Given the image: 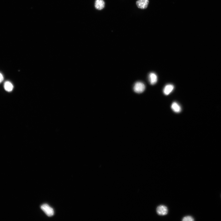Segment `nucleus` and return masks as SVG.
Returning a JSON list of instances; mask_svg holds the SVG:
<instances>
[{
	"instance_id": "obj_1",
	"label": "nucleus",
	"mask_w": 221,
	"mask_h": 221,
	"mask_svg": "<svg viewBox=\"0 0 221 221\" xmlns=\"http://www.w3.org/2000/svg\"><path fill=\"white\" fill-rule=\"evenodd\" d=\"M145 86L141 82H137L134 84L133 90L134 92L137 93H141L145 91Z\"/></svg>"
},
{
	"instance_id": "obj_2",
	"label": "nucleus",
	"mask_w": 221,
	"mask_h": 221,
	"mask_svg": "<svg viewBox=\"0 0 221 221\" xmlns=\"http://www.w3.org/2000/svg\"><path fill=\"white\" fill-rule=\"evenodd\" d=\"M41 209L48 217H52L54 214V210L47 204L42 205L41 207Z\"/></svg>"
},
{
	"instance_id": "obj_3",
	"label": "nucleus",
	"mask_w": 221,
	"mask_h": 221,
	"mask_svg": "<svg viewBox=\"0 0 221 221\" xmlns=\"http://www.w3.org/2000/svg\"><path fill=\"white\" fill-rule=\"evenodd\" d=\"M149 3V0H137L136 4L138 8L144 10L147 8Z\"/></svg>"
},
{
	"instance_id": "obj_4",
	"label": "nucleus",
	"mask_w": 221,
	"mask_h": 221,
	"mask_svg": "<svg viewBox=\"0 0 221 221\" xmlns=\"http://www.w3.org/2000/svg\"><path fill=\"white\" fill-rule=\"evenodd\" d=\"M157 214L160 216H165L168 213V209L164 205L158 206L156 209Z\"/></svg>"
},
{
	"instance_id": "obj_5",
	"label": "nucleus",
	"mask_w": 221,
	"mask_h": 221,
	"mask_svg": "<svg viewBox=\"0 0 221 221\" xmlns=\"http://www.w3.org/2000/svg\"><path fill=\"white\" fill-rule=\"evenodd\" d=\"M105 3L104 0H95L94 6L95 9L102 10L105 7Z\"/></svg>"
},
{
	"instance_id": "obj_6",
	"label": "nucleus",
	"mask_w": 221,
	"mask_h": 221,
	"mask_svg": "<svg viewBox=\"0 0 221 221\" xmlns=\"http://www.w3.org/2000/svg\"><path fill=\"white\" fill-rule=\"evenodd\" d=\"M174 88L173 85L172 84H168L165 86L163 89V93L166 95H169L172 92Z\"/></svg>"
},
{
	"instance_id": "obj_7",
	"label": "nucleus",
	"mask_w": 221,
	"mask_h": 221,
	"mask_svg": "<svg viewBox=\"0 0 221 221\" xmlns=\"http://www.w3.org/2000/svg\"><path fill=\"white\" fill-rule=\"evenodd\" d=\"M149 80L151 85H155L157 83V76L155 73H151L149 74Z\"/></svg>"
},
{
	"instance_id": "obj_8",
	"label": "nucleus",
	"mask_w": 221,
	"mask_h": 221,
	"mask_svg": "<svg viewBox=\"0 0 221 221\" xmlns=\"http://www.w3.org/2000/svg\"><path fill=\"white\" fill-rule=\"evenodd\" d=\"M4 88L7 92H11L13 89L14 86L11 82L7 81L4 84Z\"/></svg>"
},
{
	"instance_id": "obj_9",
	"label": "nucleus",
	"mask_w": 221,
	"mask_h": 221,
	"mask_svg": "<svg viewBox=\"0 0 221 221\" xmlns=\"http://www.w3.org/2000/svg\"><path fill=\"white\" fill-rule=\"evenodd\" d=\"M171 108L175 112L177 113H179L181 111V108L180 106L176 102L172 103Z\"/></svg>"
},
{
	"instance_id": "obj_10",
	"label": "nucleus",
	"mask_w": 221,
	"mask_h": 221,
	"mask_svg": "<svg viewBox=\"0 0 221 221\" xmlns=\"http://www.w3.org/2000/svg\"><path fill=\"white\" fill-rule=\"evenodd\" d=\"M194 220V218L191 216H186L182 220L183 221H193Z\"/></svg>"
},
{
	"instance_id": "obj_11",
	"label": "nucleus",
	"mask_w": 221,
	"mask_h": 221,
	"mask_svg": "<svg viewBox=\"0 0 221 221\" xmlns=\"http://www.w3.org/2000/svg\"><path fill=\"white\" fill-rule=\"evenodd\" d=\"M4 77L2 74L0 73V83H1L3 81Z\"/></svg>"
}]
</instances>
